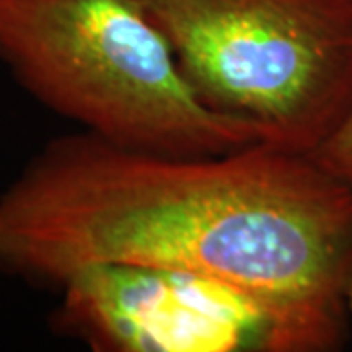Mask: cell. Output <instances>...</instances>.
<instances>
[{
  "mask_svg": "<svg viewBox=\"0 0 352 352\" xmlns=\"http://www.w3.org/2000/svg\"><path fill=\"white\" fill-rule=\"evenodd\" d=\"M194 272L251 296L289 352L346 342L352 184L258 143L166 153L51 139L0 194V272L59 289L94 266Z\"/></svg>",
  "mask_w": 352,
  "mask_h": 352,
  "instance_id": "cell-1",
  "label": "cell"
},
{
  "mask_svg": "<svg viewBox=\"0 0 352 352\" xmlns=\"http://www.w3.org/2000/svg\"><path fill=\"white\" fill-rule=\"evenodd\" d=\"M0 61L51 112L120 145L192 155L254 143L196 98L135 0H0Z\"/></svg>",
  "mask_w": 352,
  "mask_h": 352,
  "instance_id": "cell-2",
  "label": "cell"
},
{
  "mask_svg": "<svg viewBox=\"0 0 352 352\" xmlns=\"http://www.w3.org/2000/svg\"><path fill=\"white\" fill-rule=\"evenodd\" d=\"M196 98L311 157L352 116V0H135Z\"/></svg>",
  "mask_w": 352,
  "mask_h": 352,
  "instance_id": "cell-3",
  "label": "cell"
},
{
  "mask_svg": "<svg viewBox=\"0 0 352 352\" xmlns=\"http://www.w3.org/2000/svg\"><path fill=\"white\" fill-rule=\"evenodd\" d=\"M53 329L100 352H289L272 315L214 278L131 264L78 272Z\"/></svg>",
  "mask_w": 352,
  "mask_h": 352,
  "instance_id": "cell-4",
  "label": "cell"
},
{
  "mask_svg": "<svg viewBox=\"0 0 352 352\" xmlns=\"http://www.w3.org/2000/svg\"><path fill=\"white\" fill-rule=\"evenodd\" d=\"M311 159L352 184V116L319 151L311 155Z\"/></svg>",
  "mask_w": 352,
  "mask_h": 352,
  "instance_id": "cell-5",
  "label": "cell"
},
{
  "mask_svg": "<svg viewBox=\"0 0 352 352\" xmlns=\"http://www.w3.org/2000/svg\"><path fill=\"white\" fill-rule=\"evenodd\" d=\"M349 314H351V321H352V282H351V288H349Z\"/></svg>",
  "mask_w": 352,
  "mask_h": 352,
  "instance_id": "cell-6",
  "label": "cell"
}]
</instances>
